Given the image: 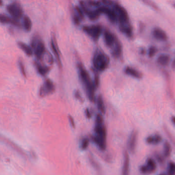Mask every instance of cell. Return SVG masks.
I'll use <instances>...</instances> for the list:
<instances>
[{"label": "cell", "instance_id": "cell-1", "mask_svg": "<svg viewBox=\"0 0 175 175\" xmlns=\"http://www.w3.org/2000/svg\"><path fill=\"white\" fill-rule=\"evenodd\" d=\"M77 67L80 79L84 86L87 97L92 102H95V87L94 82L92 81L89 72L85 69L83 64L81 62L78 63Z\"/></svg>", "mask_w": 175, "mask_h": 175}, {"label": "cell", "instance_id": "cell-2", "mask_svg": "<svg viewBox=\"0 0 175 175\" xmlns=\"http://www.w3.org/2000/svg\"><path fill=\"white\" fill-rule=\"evenodd\" d=\"M109 63V58L102 51H95L92 58V63L96 71H103L108 68Z\"/></svg>", "mask_w": 175, "mask_h": 175}, {"label": "cell", "instance_id": "cell-3", "mask_svg": "<svg viewBox=\"0 0 175 175\" xmlns=\"http://www.w3.org/2000/svg\"><path fill=\"white\" fill-rule=\"evenodd\" d=\"M31 45L32 48L33 49L35 56L37 58V59L42 60L46 52V48L43 41L40 36L36 35L33 37Z\"/></svg>", "mask_w": 175, "mask_h": 175}, {"label": "cell", "instance_id": "cell-4", "mask_svg": "<svg viewBox=\"0 0 175 175\" xmlns=\"http://www.w3.org/2000/svg\"><path fill=\"white\" fill-rule=\"evenodd\" d=\"M6 10L14 19H20L23 15L22 7L19 2H13L9 4L6 6Z\"/></svg>", "mask_w": 175, "mask_h": 175}, {"label": "cell", "instance_id": "cell-5", "mask_svg": "<svg viewBox=\"0 0 175 175\" xmlns=\"http://www.w3.org/2000/svg\"><path fill=\"white\" fill-rule=\"evenodd\" d=\"M84 31L95 41L98 40L102 32V27L100 25H92L90 26H84Z\"/></svg>", "mask_w": 175, "mask_h": 175}, {"label": "cell", "instance_id": "cell-6", "mask_svg": "<svg viewBox=\"0 0 175 175\" xmlns=\"http://www.w3.org/2000/svg\"><path fill=\"white\" fill-rule=\"evenodd\" d=\"M55 90V86L50 79H46L43 84L40 87L39 95L41 97H44L49 94H52Z\"/></svg>", "mask_w": 175, "mask_h": 175}, {"label": "cell", "instance_id": "cell-7", "mask_svg": "<svg viewBox=\"0 0 175 175\" xmlns=\"http://www.w3.org/2000/svg\"><path fill=\"white\" fill-rule=\"evenodd\" d=\"M114 7V9L116 12L121 25L127 24L129 20V17L127 10L119 4H115Z\"/></svg>", "mask_w": 175, "mask_h": 175}, {"label": "cell", "instance_id": "cell-8", "mask_svg": "<svg viewBox=\"0 0 175 175\" xmlns=\"http://www.w3.org/2000/svg\"><path fill=\"white\" fill-rule=\"evenodd\" d=\"M97 10L101 14H104L108 16V19L111 22L114 23L117 21L118 16L114 9H111L106 6H100Z\"/></svg>", "mask_w": 175, "mask_h": 175}, {"label": "cell", "instance_id": "cell-9", "mask_svg": "<svg viewBox=\"0 0 175 175\" xmlns=\"http://www.w3.org/2000/svg\"><path fill=\"white\" fill-rule=\"evenodd\" d=\"M137 137L138 133L137 131L133 130L130 133L128 138L127 142V148L129 152L132 154H133L135 152L136 145H137Z\"/></svg>", "mask_w": 175, "mask_h": 175}, {"label": "cell", "instance_id": "cell-10", "mask_svg": "<svg viewBox=\"0 0 175 175\" xmlns=\"http://www.w3.org/2000/svg\"><path fill=\"white\" fill-rule=\"evenodd\" d=\"M104 38L106 45L111 48H113L118 41L114 34L108 30H105L104 31Z\"/></svg>", "mask_w": 175, "mask_h": 175}, {"label": "cell", "instance_id": "cell-11", "mask_svg": "<svg viewBox=\"0 0 175 175\" xmlns=\"http://www.w3.org/2000/svg\"><path fill=\"white\" fill-rule=\"evenodd\" d=\"M92 140L102 151H105L106 148V138L95 135L92 136Z\"/></svg>", "mask_w": 175, "mask_h": 175}, {"label": "cell", "instance_id": "cell-12", "mask_svg": "<svg viewBox=\"0 0 175 175\" xmlns=\"http://www.w3.org/2000/svg\"><path fill=\"white\" fill-rule=\"evenodd\" d=\"M50 45L52 49V51L54 52V55L56 57V59L57 60L58 64L60 68L62 67V63H61V59L59 55V50L58 49V47L57 46V43L56 42L55 36H53L52 39L50 42Z\"/></svg>", "mask_w": 175, "mask_h": 175}, {"label": "cell", "instance_id": "cell-13", "mask_svg": "<svg viewBox=\"0 0 175 175\" xmlns=\"http://www.w3.org/2000/svg\"><path fill=\"white\" fill-rule=\"evenodd\" d=\"M130 159L128 153L125 151L124 154V160H123V167L122 170V175H129L130 173Z\"/></svg>", "mask_w": 175, "mask_h": 175}, {"label": "cell", "instance_id": "cell-14", "mask_svg": "<svg viewBox=\"0 0 175 175\" xmlns=\"http://www.w3.org/2000/svg\"><path fill=\"white\" fill-rule=\"evenodd\" d=\"M0 22L3 24L5 23H11V24L14 25L17 27H21V24L19 21L14 18H11L6 14H0Z\"/></svg>", "mask_w": 175, "mask_h": 175}, {"label": "cell", "instance_id": "cell-15", "mask_svg": "<svg viewBox=\"0 0 175 175\" xmlns=\"http://www.w3.org/2000/svg\"><path fill=\"white\" fill-rule=\"evenodd\" d=\"M2 139L3 140L4 142H5L6 143H7L8 145H9V146H11L12 148V149H14V151H16L17 153H19L20 155H21V156H23L24 157H27L26 153H25L21 147H20L16 143H14V142H12V141L9 140V139H6L5 137L2 138Z\"/></svg>", "mask_w": 175, "mask_h": 175}, {"label": "cell", "instance_id": "cell-16", "mask_svg": "<svg viewBox=\"0 0 175 175\" xmlns=\"http://www.w3.org/2000/svg\"><path fill=\"white\" fill-rule=\"evenodd\" d=\"M94 131L95 133V135L106 138L107 132H106V130L105 127L104 126V124H95Z\"/></svg>", "mask_w": 175, "mask_h": 175}, {"label": "cell", "instance_id": "cell-17", "mask_svg": "<svg viewBox=\"0 0 175 175\" xmlns=\"http://www.w3.org/2000/svg\"><path fill=\"white\" fill-rule=\"evenodd\" d=\"M153 35L155 38L161 41H166L167 39V36L164 30L160 28H156L153 31Z\"/></svg>", "mask_w": 175, "mask_h": 175}, {"label": "cell", "instance_id": "cell-18", "mask_svg": "<svg viewBox=\"0 0 175 175\" xmlns=\"http://www.w3.org/2000/svg\"><path fill=\"white\" fill-rule=\"evenodd\" d=\"M35 65L39 73L42 76L45 77L50 71V68L49 66L44 65L37 62H35Z\"/></svg>", "mask_w": 175, "mask_h": 175}, {"label": "cell", "instance_id": "cell-19", "mask_svg": "<svg viewBox=\"0 0 175 175\" xmlns=\"http://www.w3.org/2000/svg\"><path fill=\"white\" fill-rule=\"evenodd\" d=\"M162 141V138L159 135L149 136L146 139V142L147 144H153V145H157L161 143Z\"/></svg>", "mask_w": 175, "mask_h": 175}, {"label": "cell", "instance_id": "cell-20", "mask_svg": "<svg viewBox=\"0 0 175 175\" xmlns=\"http://www.w3.org/2000/svg\"><path fill=\"white\" fill-rule=\"evenodd\" d=\"M145 166L149 173H153L156 171L157 169V164L154 160L152 158L147 159Z\"/></svg>", "mask_w": 175, "mask_h": 175}, {"label": "cell", "instance_id": "cell-21", "mask_svg": "<svg viewBox=\"0 0 175 175\" xmlns=\"http://www.w3.org/2000/svg\"><path fill=\"white\" fill-rule=\"evenodd\" d=\"M17 44L20 48L25 53L27 56H31L33 55V52L32 48L28 45L21 41L17 42Z\"/></svg>", "mask_w": 175, "mask_h": 175}, {"label": "cell", "instance_id": "cell-22", "mask_svg": "<svg viewBox=\"0 0 175 175\" xmlns=\"http://www.w3.org/2000/svg\"><path fill=\"white\" fill-rule=\"evenodd\" d=\"M125 73L127 75H130V76L137 79H140L142 77V74L140 72L130 67H126L125 69Z\"/></svg>", "mask_w": 175, "mask_h": 175}, {"label": "cell", "instance_id": "cell-23", "mask_svg": "<svg viewBox=\"0 0 175 175\" xmlns=\"http://www.w3.org/2000/svg\"><path fill=\"white\" fill-rule=\"evenodd\" d=\"M111 54L114 58L119 57L121 54V46L119 42L117 41L114 45V46L112 48Z\"/></svg>", "mask_w": 175, "mask_h": 175}, {"label": "cell", "instance_id": "cell-24", "mask_svg": "<svg viewBox=\"0 0 175 175\" xmlns=\"http://www.w3.org/2000/svg\"><path fill=\"white\" fill-rule=\"evenodd\" d=\"M86 14L88 16L89 19L92 21L98 19L101 14L97 9L95 10L89 9V11H87Z\"/></svg>", "mask_w": 175, "mask_h": 175}, {"label": "cell", "instance_id": "cell-25", "mask_svg": "<svg viewBox=\"0 0 175 175\" xmlns=\"http://www.w3.org/2000/svg\"><path fill=\"white\" fill-rule=\"evenodd\" d=\"M157 61L159 64L163 66H165L170 62V57L167 55H162L159 57Z\"/></svg>", "mask_w": 175, "mask_h": 175}, {"label": "cell", "instance_id": "cell-26", "mask_svg": "<svg viewBox=\"0 0 175 175\" xmlns=\"http://www.w3.org/2000/svg\"><path fill=\"white\" fill-rule=\"evenodd\" d=\"M23 25L25 30L27 31L31 30L32 28V22L30 17L27 16H25L23 17Z\"/></svg>", "mask_w": 175, "mask_h": 175}, {"label": "cell", "instance_id": "cell-27", "mask_svg": "<svg viewBox=\"0 0 175 175\" xmlns=\"http://www.w3.org/2000/svg\"><path fill=\"white\" fill-rule=\"evenodd\" d=\"M97 102L98 108L101 111V113L104 114L105 113V107L103 100L101 95H99L98 97Z\"/></svg>", "mask_w": 175, "mask_h": 175}, {"label": "cell", "instance_id": "cell-28", "mask_svg": "<svg viewBox=\"0 0 175 175\" xmlns=\"http://www.w3.org/2000/svg\"><path fill=\"white\" fill-rule=\"evenodd\" d=\"M163 149H164L163 153H164L165 157H169L170 155V154H171V152H172V147H171V145L169 142L165 141L164 144Z\"/></svg>", "mask_w": 175, "mask_h": 175}, {"label": "cell", "instance_id": "cell-29", "mask_svg": "<svg viewBox=\"0 0 175 175\" xmlns=\"http://www.w3.org/2000/svg\"><path fill=\"white\" fill-rule=\"evenodd\" d=\"M168 175H175V163L173 162H170L168 164Z\"/></svg>", "mask_w": 175, "mask_h": 175}, {"label": "cell", "instance_id": "cell-30", "mask_svg": "<svg viewBox=\"0 0 175 175\" xmlns=\"http://www.w3.org/2000/svg\"><path fill=\"white\" fill-rule=\"evenodd\" d=\"M89 140L87 138H84L82 141L81 144V148L83 150H85L89 146Z\"/></svg>", "mask_w": 175, "mask_h": 175}, {"label": "cell", "instance_id": "cell-31", "mask_svg": "<svg viewBox=\"0 0 175 175\" xmlns=\"http://www.w3.org/2000/svg\"><path fill=\"white\" fill-rule=\"evenodd\" d=\"M19 66L20 69V71H21L23 77L24 78H27L26 71H25V70L24 66V64L23 63L22 61H21V60H19Z\"/></svg>", "mask_w": 175, "mask_h": 175}, {"label": "cell", "instance_id": "cell-32", "mask_svg": "<svg viewBox=\"0 0 175 175\" xmlns=\"http://www.w3.org/2000/svg\"><path fill=\"white\" fill-rule=\"evenodd\" d=\"M104 122L102 114H98L95 117V124H102Z\"/></svg>", "mask_w": 175, "mask_h": 175}, {"label": "cell", "instance_id": "cell-33", "mask_svg": "<svg viewBox=\"0 0 175 175\" xmlns=\"http://www.w3.org/2000/svg\"><path fill=\"white\" fill-rule=\"evenodd\" d=\"M75 8L77 12L78 13V16L80 17L81 20H83L84 19V16L83 11H82V9L80 8L78 6H75Z\"/></svg>", "mask_w": 175, "mask_h": 175}, {"label": "cell", "instance_id": "cell-34", "mask_svg": "<svg viewBox=\"0 0 175 175\" xmlns=\"http://www.w3.org/2000/svg\"><path fill=\"white\" fill-rule=\"evenodd\" d=\"M94 84L95 85V88H97L100 84V79H99V75L98 74L97 72L95 70V79H94Z\"/></svg>", "mask_w": 175, "mask_h": 175}, {"label": "cell", "instance_id": "cell-35", "mask_svg": "<svg viewBox=\"0 0 175 175\" xmlns=\"http://www.w3.org/2000/svg\"><path fill=\"white\" fill-rule=\"evenodd\" d=\"M156 52H157V49L156 48V47L152 46L149 48L148 50V56L150 57H152L155 55Z\"/></svg>", "mask_w": 175, "mask_h": 175}, {"label": "cell", "instance_id": "cell-36", "mask_svg": "<svg viewBox=\"0 0 175 175\" xmlns=\"http://www.w3.org/2000/svg\"><path fill=\"white\" fill-rule=\"evenodd\" d=\"M89 5L94 6H100L101 2L99 1H89L87 2Z\"/></svg>", "mask_w": 175, "mask_h": 175}, {"label": "cell", "instance_id": "cell-37", "mask_svg": "<svg viewBox=\"0 0 175 175\" xmlns=\"http://www.w3.org/2000/svg\"><path fill=\"white\" fill-rule=\"evenodd\" d=\"M80 20H81V19L78 16V14H73V22L75 23V24H80Z\"/></svg>", "mask_w": 175, "mask_h": 175}, {"label": "cell", "instance_id": "cell-38", "mask_svg": "<svg viewBox=\"0 0 175 175\" xmlns=\"http://www.w3.org/2000/svg\"><path fill=\"white\" fill-rule=\"evenodd\" d=\"M47 62L49 65H52L54 63V58L52 57V54H50V52H48L47 54Z\"/></svg>", "mask_w": 175, "mask_h": 175}, {"label": "cell", "instance_id": "cell-39", "mask_svg": "<svg viewBox=\"0 0 175 175\" xmlns=\"http://www.w3.org/2000/svg\"><path fill=\"white\" fill-rule=\"evenodd\" d=\"M75 97L77 99H78L81 102H83V98H82L79 90H77V91H76V92H75Z\"/></svg>", "mask_w": 175, "mask_h": 175}, {"label": "cell", "instance_id": "cell-40", "mask_svg": "<svg viewBox=\"0 0 175 175\" xmlns=\"http://www.w3.org/2000/svg\"><path fill=\"white\" fill-rule=\"evenodd\" d=\"M68 118H69V120H70V124H71V127H73V128H75V123L73 118L71 116H70V115H69Z\"/></svg>", "mask_w": 175, "mask_h": 175}, {"label": "cell", "instance_id": "cell-41", "mask_svg": "<svg viewBox=\"0 0 175 175\" xmlns=\"http://www.w3.org/2000/svg\"><path fill=\"white\" fill-rule=\"evenodd\" d=\"M143 2H145V3H147V4H148L149 6H151V7H153V8H154L155 9L158 8V7L153 2L148 1H143Z\"/></svg>", "mask_w": 175, "mask_h": 175}, {"label": "cell", "instance_id": "cell-42", "mask_svg": "<svg viewBox=\"0 0 175 175\" xmlns=\"http://www.w3.org/2000/svg\"><path fill=\"white\" fill-rule=\"evenodd\" d=\"M90 162L92 163V165L93 167H95V168H99V167H98V165L97 163H96L95 161H94V160L92 159V158H90Z\"/></svg>", "mask_w": 175, "mask_h": 175}, {"label": "cell", "instance_id": "cell-43", "mask_svg": "<svg viewBox=\"0 0 175 175\" xmlns=\"http://www.w3.org/2000/svg\"><path fill=\"white\" fill-rule=\"evenodd\" d=\"M85 114H86V116L87 118L88 119H90L92 117V115H91V113H90V111H89V109L88 108H86L85 109Z\"/></svg>", "mask_w": 175, "mask_h": 175}, {"label": "cell", "instance_id": "cell-44", "mask_svg": "<svg viewBox=\"0 0 175 175\" xmlns=\"http://www.w3.org/2000/svg\"><path fill=\"white\" fill-rule=\"evenodd\" d=\"M172 121L173 124L175 125V117L173 116L172 117Z\"/></svg>", "mask_w": 175, "mask_h": 175}, {"label": "cell", "instance_id": "cell-45", "mask_svg": "<svg viewBox=\"0 0 175 175\" xmlns=\"http://www.w3.org/2000/svg\"><path fill=\"white\" fill-rule=\"evenodd\" d=\"M172 65H173V68H175V60H174L173 61V64H172Z\"/></svg>", "mask_w": 175, "mask_h": 175}, {"label": "cell", "instance_id": "cell-46", "mask_svg": "<svg viewBox=\"0 0 175 175\" xmlns=\"http://www.w3.org/2000/svg\"><path fill=\"white\" fill-rule=\"evenodd\" d=\"M173 6H174V7H175V4H173Z\"/></svg>", "mask_w": 175, "mask_h": 175}, {"label": "cell", "instance_id": "cell-47", "mask_svg": "<svg viewBox=\"0 0 175 175\" xmlns=\"http://www.w3.org/2000/svg\"><path fill=\"white\" fill-rule=\"evenodd\" d=\"M165 175V174H161V175Z\"/></svg>", "mask_w": 175, "mask_h": 175}]
</instances>
